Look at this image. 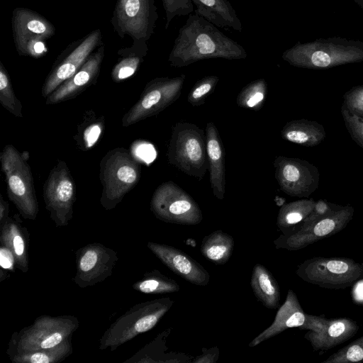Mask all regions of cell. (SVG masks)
<instances>
[{"mask_svg": "<svg viewBox=\"0 0 363 363\" xmlns=\"http://www.w3.org/2000/svg\"><path fill=\"white\" fill-rule=\"evenodd\" d=\"M245 49L203 17L190 14L179 28L168 57L170 66L184 67L214 58L243 60Z\"/></svg>", "mask_w": 363, "mask_h": 363, "instance_id": "6da1fadb", "label": "cell"}, {"mask_svg": "<svg viewBox=\"0 0 363 363\" xmlns=\"http://www.w3.org/2000/svg\"><path fill=\"white\" fill-rule=\"evenodd\" d=\"M281 58L291 66L314 69L360 62L363 41L335 37L298 42L286 50Z\"/></svg>", "mask_w": 363, "mask_h": 363, "instance_id": "7a4b0ae2", "label": "cell"}, {"mask_svg": "<svg viewBox=\"0 0 363 363\" xmlns=\"http://www.w3.org/2000/svg\"><path fill=\"white\" fill-rule=\"evenodd\" d=\"M157 18L155 0H117L111 24L121 38L128 35L133 40L132 46L120 49L118 54L144 58Z\"/></svg>", "mask_w": 363, "mask_h": 363, "instance_id": "3957f363", "label": "cell"}, {"mask_svg": "<svg viewBox=\"0 0 363 363\" xmlns=\"http://www.w3.org/2000/svg\"><path fill=\"white\" fill-rule=\"evenodd\" d=\"M141 176L139 162L130 151L117 147L108 151L100 162L102 185L100 203L106 210L114 208L138 183Z\"/></svg>", "mask_w": 363, "mask_h": 363, "instance_id": "277c9868", "label": "cell"}, {"mask_svg": "<svg viewBox=\"0 0 363 363\" xmlns=\"http://www.w3.org/2000/svg\"><path fill=\"white\" fill-rule=\"evenodd\" d=\"M169 297L138 303L113 322L100 339L99 349L113 351L139 334L152 329L170 309Z\"/></svg>", "mask_w": 363, "mask_h": 363, "instance_id": "5b68a950", "label": "cell"}, {"mask_svg": "<svg viewBox=\"0 0 363 363\" xmlns=\"http://www.w3.org/2000/svg\"><path fill=\"white\" fill-rule=\"evenodd\" d=\"M167 156L170 164L201 180L208 168L203 130L192 123H176L172 128Z\"/></svg>", "mask_w": 363, "mask_h": 363, "instance_id": "8992f818", "label": "cell"}, {"mask_svg": "<svg viewBox=\"0 0 363 363\" xmlns=\"http://www.w3.org/2000/svg\"><path fill=\"white\" fill-rule=\"evenodd\" d=\"M79 325L78 319L72 315H40L12 335L6 353L54 347L72 338Z\"/></svg>", "mask_w": 363, "mask_h": 363, "instance_id": "52a82bcc", "label": "cell"}, {"mask_svg": "<svg viewBox=\"0 0 363 363\" xmlns=\"http://www.w3.org/2000/svg\"><path fill=\"white\" fill-rule=\"evenodd\" d=\"M0 162L9 199L24 218L34 220L39 208L28 164L12 145L4 147L0 153Z\"/></svg>", "mask_w": 363, "mask_h": 363, "instance_id": "ba28073f", "label": "cell"}, {"mask_svg": "<svg viewBox=\"0 0 363 363\" xmlns=\"http://www.w3.org/2000/svg\"><path fill=\"white\" fill-rule=\"evenodd\" d=\"M296 274L311 284L342 289L363 278V263L348 257H315L299 264Z\"/></svg>", "mask_w": 363, "mask_h": 363, "instance_id": "9c48e42d", "label": "cell"}, {"mask_svg": "<svg viewBox=\"0 0 363 363\" xmlns=\"http://www.w3.org/2000/svg\"><path fill=\"white\" fill-rule=\"evenodd\" d=\"M150 210L159 220L180 225H197L203 214L196 201L176 183H162L155 190Z\"/></svg>", "mask_w": 363, "mask_h": 363, "instance_id": "30bf717a", "label": "cell"}, {"mask_svg": "<svg viewBox=\"0 0 363 363\" xmlns=\"http://www.w3.org/2000/svg\"><path fill=\"white\" fill-rule=\"evenodd\" d=\"M13 41L21 56L40 57L46 51V42L55 33V28L46 18L31 9L16 8L11 16Z\"/></svg>", "mask_w": 363, "mask_h": 363, "instance_id": "8fae6325", "label": "cell"}, {"mask_svg": "<svg viewBox=\"0 0 363 363\" xmlns=\"http://www.w3.org/2000/svg\"><path fill=\"white\" fill-rule=\"evenodd\" d=\"M186 75L157 77L145 86L135 105L123 116L122 125L128 127L164 111L181 95Z\"/></svg>", "mask_w": 363, "mask_h": 363, "instance_id": "7c38bea8", "label": "cell"}, {"mask_svg": "<svg viewBox=\"0 0 363 363\" xmlns=\"http://www.w3.org/2000/svg\"><path fill=\"white\" fill-rule=\"evenodd\" d=\"M45 208L56 227L68 225L73 217L76 201L74 180L65 161L59 160L43 185Z\"/></svg>", "mask_w": 363, "mask_h": 363, "instance_id": "4fadbf2b", "label": "cell"}, {"mask_svg": "<svg viewBox=\"0 0 363 363\" xmlns=\"http://www.w3.org/2000/svg\"><path fill=\"white\" fill-rule=\"evenodd\" d=\"M354 208L339 206L330 214L288 234L280 235L274 244L277 249L301 250L318 240L329 238L343 230L352 220Z\"/></svg>", "mask_w": 363, "mask_h": 363, "instance_id": "5bb4252c", "label": "cell"}, {"mask_svg": "<svg viewBox=\"0 0 363 363\" xmlns=\"http://www.w3.org/2000/svg\"><path fill=\"white\" fill-rule=\"evenodd\" d=\"M104 45L100 29H96L70 44L58 57L42 87L47 98L62 83L73 76L87 60L97 46Z\"/></svg>", "mask_w": 363, "mask_h": 363, "instance_id": "9a60e30c", "label": "cell"}, {"mask_svg": "<svg viewBox=\"0 0 363 363\" xmlns=\"http://www.w3.org/2000/svg\"><path fill=\"white\" fill-rule=\"evenodd\" d=\"M273 164L279 186L288 196L307 198L318 189L320 172L309 162L296 157L279 156Z\"/></svg>", "mask_w": 363, "mask_h": 363, "instance_id": "2e32d148", "label": "cell"}, {"mask_svg": "<svg viewBox=\"0 0 363 363\" xmlns=\"http://www.w3.org/2000/svg\"><path fill=\"white\" fill-rule=\"evenodd\" d=\"M118 259L116 252L101 243L88 244L76 252L74 283L84 289L109 277Z\"/></svg>", "mask_w": 363, "mask_h": 363, "instance_id": "e0dca14e", "label": "cell"}, {"mask_svg": "<svg viewBox=\"0 0 363 363\" xmlns=\"http://www.w3.org/2000/svg\"><path fill=\"white\" fill-rule=\"evenodd\" d=\"M324 316L308 315L303 310L296 294L289 289L284 303L279 307L273 323L249 344L253 347L292 328L318 331L324 324Z\"/></svg>", "mask_w": 363, "mask_h": 363, "instance_id": "ac0fdd59", "label": "cell"}, {"mask_svg": "<svg viewBox=\"0 0 363 363\" xmlns=\"http://www.w3.org/2000/svg\"><path fill=\"white\" fill-rule=\"evenodd\" d=\"M147 247L170 270L187 281L198 286H206L210 281L208 272L190 255L174 247L148 242Z\"/></svg>", "mask_w": 363, "mask_h": 363, "instance_id": "d6986e66", "label": "cell"}, {"mask_svg": "<svg viewBox=\"0 0 363 363\" xmlns=\"http://www.w3.org/2000/svg\"><path fill=\"white\" fill-rule=\"evenodd\" d=\"M105 48L101 45L79 69L62 83L46 98V105H53L75 98L96 82L104 57Z\"/></svg>", "mask_w": 363, "mask_h": 363, "instance_id": "ffe728a7", "label": "cell"}, {"mask_svg": "<svg viewBox=\"0 0 363 363\" xmlns=\"http://www.w3.org/2000/svg\"><path fill=\"white\" fill-rule=\"evenodd\" d=\"M359 330L357 323L348 318H325L318 331L309 330L305 334L314 350L326 351L353 337Z\"/></svg>", "mask_w": 363, "mask_h": 363, "instance_id": "44dd1931", "label": "cell"}, {"mask_svg": "<svg viewBox=\"0 0 363 363\" xmlns=\"http://www.w3.org/2000/svg\"><path fill=\"white\" fill-rule=\"evenodd\" d=\"M206 141L212 191L216 199L223 200L225 193V150L213 122L206 126Z\"/></svg>", "mask_w": 363, "mask_h": 363, "instance_id": "7402d4cb", "label": "cell"}, {"mask_svg": "<svg viewBox=\"0 0 363 363\" xmlns=\"http://www.w3.org/2000/svg\"><path fill=\"white\" fill-rule=\"evenodd\" d=\"M195 13L219 28L241 32L242 24L228 0H191Z\"/></svg>", "mask_w": 363, "mask_h": 363, "instance_id": "603a6c76", "label": "cell"}, {"mask_svg": "<svg viewBox=\"0 0 363 363\" xmlns=\"http://www.w3.org/2000/svg\"><path fill=\"white\" fill-rule=\"evenodd\" d=\"M0 242L2 245L9 248L16 257V267L22 272L28 271L29 233L21 225L16 215L9 218L0 227Z\"/></svg>", "mask_w": 363, "mask_h": 363, "instance_id": "cb8c5ba5", "label": "cell"}, {"mask_svg": "<svg viewBox=\"0 0 363 363\" xmlns=\"http://www.w3.org/2000/svg\"><path fill=\"white\" fill-rule=\"evenodd\" d=\"M325 135V128L320 123L307 119L289 121L281 130L284 140L305 147L319 145Z\"/></svg>", "mask_w": 363, "mask_h": 363, "instance_id": "d4e9b609", "label": "cell"}, {"mask_svg": "<svg viewBox=\"0 0 363 363\" xmlns=\"http://www.w3.org/2000/svg\"><path fill=\"white\" fill-rule=\"evenodd\" d=\"M250 285L258 301L269 309H276L279 306L281 297L280 288L272 274L262 264L255 265Z\"/></svg>", "mask_w": 363, "mask_h": 363, "instance_id": "484cf974", "label": "cell"}, {"mask_svg": "<svg viewBox=\"0 0 363 363\" xmlns=\"http://www.w3.org/2000/svg\"><path fill=\"white\" fill-rule=\"evenodd\" d=\"M234 245V239L231 235L218 230L203 238L201 252L211 262L224 264L231 257Z\"/></svg>", "mask_w": 363, "mask_h": 363, "instance_id": "4316f807", "label": "cell"}, {"mask_svg": "<svg viewBox=\"0 0 363 363\" xmlns=\"http://www.w3.org/2000/svg\"><path fill=\"white\" fill-rule=\"evenodd\" d=\"M313 199H300L283 205L279 211L277 225L283 234L294 230L313 211Z\"/></svg>", "mask_w": 363, "mask_h": 363, "instance_id": "83f0119b", "label": "cell"}, {"mask_svg": "<svg viewBox=\"0 0 363 363\" xmlns=\"http://www.w3.org/2000/svg\"><path fill=\"white\" fill-rule=\"evenodd\" d=\"M71 338L54 347L28 352H8L14 363H59L72 353Z\"/></svg>", "mask_w": 363, "mask_h": 363, "instance_id": "f1b7e54d", "label": "cell"}, {"mask_svg": "<svg viewBox=\"0 0 363 363\" xmlns=\"http://www.w3.org/2000/svg\"><path fill=\"white\" fill-rule=\"evenodd\" d=\"M137 291L145 294H163L179 291L180 286L174 280L160 271L154 269L146 272L143 278L133 284Z\"/></svg>", "mask_w": 363, "mask_h": 363, "instance_id": "f546056e", "label": "cell"}, {"mask_svg": "<svg viewBox=\"0 0 363 363\" xmlns=\"http://www.w3.org/2000/svg\"><path fill=\"white\" fill-rule=\"evenodd\" d=\"M267 91L264 79L254 80L247 84L238 94L236 103L241 108L257 111L263 106Z\"/></svg>", "mask_w": 363, "mask_h": 363, "instance_id": "4dcf8cb0", "label": "cell"}, {"mask_svg": "<svg viewBox=\"0 0 363 363\" xmlns=\"http://www.w3.org/2000/svg\"><path fill=\"white\" fill-rule=\"evenodd\" d=\"M104 128L103 117L88 116L78 128L76 140L79 148L86 151L95 145L102 135Z\"/></svg>", "mask_w": 363, "mask_h": 363, "instance_id": "1f68e13d", "label": "cell"}, {"mask_svg": "<svg viewBox=\"0 0 363 363\" xmlns=\"http://www.w3.org/2000/svg\"><path fill=\"white\" fill-rule=\"evenodd\" d=\"M0 102L2 106L16 117H23V106L16 96L8 72L0 62Z\"/></svg>", "mask_w": 363, "mask_h": 363, "instance_id": "d6a6232c", "label": "cell"}, {"mask_svg": "<svg viewBox=\"0 0 363 363\" xmlns=\"http://www.w3.org/2000/svg\"><path fill=\"white\" fill-rule=\"evenodd\" d=\"M363 362V335L332 354L323 363Z\"/></svg>", "mask_w": 363, "mask_h": 363, "instance_id": "836d02e7", "label": "cell"}, {"mask_svg": "<svg viewBox=\"0 0 363 363\" xmlns=\"http://www.w3.org/2000/svg\"><path fill=\"white\" fill-rule=\"evenodd\" d=\"M219 82V77L216 75H209L198 80L189 91L187 101L192 106L203 105L206 98L213 92Z\"/></svg>", "mask_w": 363, "mask_h": 363, "instance_id": "e575fe53", "label": "cell"}, {"mask_svg": "<svg viewBox=\"0 0 363 363\" xmlns=\"http://www.w3.org/2000/svg\"><path fill=\"white\" fill-rule=\"evenodd\" d=\"M340 112L350 135L363 149V117L351 112L344 104Z\"/></svg>", "mask_w": 363, "mask_h": 363, "instance_id": "d590c367", "label": "cell"}, {"mask_svg": "<svg viewBox=\"0 0 363 363\" xmlns=\"http://www.w3.org/2000/svg\"><path fill=\"white\" fill-rule=\"evenodd\" d=\"M143 59L139 56L123 57L113 68L112 79L116 82H120L131 77L135 73Z\"/></svg>", "mask_w": 363, "mask_h": 363, "instance_id": "8d00e7d4", "label": "cell"}, {"mask_svg": "<svg viewBox=\"0 0 363 363\" xmlns=\"http://www.w3.org/2000/svg\"><path fill=\"white\" fill-rule=\"evenodd\" d=\"M162 2L166 14V29L175 16L189 15L194 11L191 0H162Z\"/></svg>", "mask_w": 363, "mask_h": 363, "instance_id": "74e56055", "label": "cell"}, {"mask_svg": "<svg viewBox=\"0 0 363 363\" xmlns=\"http://www.w3.org/2000/svg\"><path fill=\"white\" fill-rule=\"evenodd\" d=\"M351 112L363 117V85L352 87L343 95V104Z\"/></svg>", "mask_w": 363, "mask_h": 363, "instance_id": "f35d334b", "label": "cell"}, {"mask_svg": "<svg viewBox=\"0 0 363 363\" xmlns=\"http://www.w3.org/2000/svg\"><path fill=\"white\" fill-rule=\"evenodd\" d=\"M339 206H334L325 200H319L315 202V207L313 211L309 214V216L305 218V220L292 232L297 230L298 229L306 226L317 220L322 218L323 217L330 214L335 209H337Z\"/></svg>", "mask_w": 363, "mask_h": 363, "instance_id": "ab89813d", "label": "cell"}, {"mask_svg": "<svg viewBox=\"0 0 363 363\" xmlns=\"http://www.w3.org/2000/svg\"><path fill=\"white\" fill-rule=\"evenodd\" d=\"M133 156L138 161L146 164L152 162L155 158L156 153L152 144L142 140L135 141L130 149Z\"/></svg>", "mask_w": 363, "mask_h": 363, "instance_id": "60d3db41", "label": "cell"}, {"mask_svg": "<svg viewBox=\"0 0 363 363\" xmlns=\"http://www.w3.org/2000/svg\"><path fill=\"white\" fill-rule=\"evenodd\" d=\"M0 266L2 269L13 271L16 267V257L13 252L4 245L0 247Z\"/></svg>", "mask_w": 363, "mask_h": 363, "instance_id": "b9f144b4", "label": "cell"}, {"mask_svg": "<svg viewBox=\"0 0 363 363\" xmlns=\"http://www.w3.org/2000/svg\"><path fill=\"white\" fill-rule=\"evenodd\" d=\"M203 352L201 355L196 357L192 363H215L219 357V350L218 347H213L209 349L203 348Z\"/></svg>", "mask_w": 363, "mask_h": 363, "instance_id": "7bdbcfd3", "label": "cell"}, {"mask_svg": "<svg viewBox=\"0 0 363 363\" xmlns=\"http://www.w3.org/2000/svg\"><path fill=\"white\" fill-rule=\"evenodd\" d=\"M9 203L0 194V227L2 226L9 218Z\"/></svg>", "mask_w": 363, "mask_h": 363, "instance_id": "ee69618b", "label": "cell"}, {"mask_svg": "<svg viewBox=\"0 0 363 363\" xmlns=\"http://www.w3.org/2000/svg\"><path fill=\"white\" fill-rule=\"evenodd\" d=\"M361 8L363 9V0H354Z\"/></svg>", "mask_w": 363, "mask_h": 363, "instance_id": "f6af8a7d", "label": "cell"}]
</instances>
